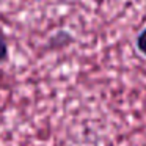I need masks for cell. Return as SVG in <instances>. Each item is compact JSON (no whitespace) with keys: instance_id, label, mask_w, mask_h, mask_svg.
I'll list each match as a JSON object with an SVG mask.
<instances>
[{"instance_id":"6da1fadb","label":"cell","mask_w":146,"mask_h":146,"mask_svg":"<svg viewBox=\"0 0 146 146\" xmlns=\"http://www.w3.org/2000/svg\"><path fill=\"white\" fill-rule=\"evenodd\" d=\"M72 41H74V36L68 30H58V32H55L49 38L47 49H50V50H60V49L72 44Z\"/></svg>"},{"instance_id":"3957f363","label":"cell","mask_w":146,"mask_h":146,"mask_svg":"<svg viewBox=\"0 0 146 146\" xmlns=\"http://www.w3.org/2000/svg\"><path fill=\"white\" fill-rule=\"evenodd\" d=\"M135 47L143 57H146V27L143 30H140V33L135 38Z\"/></svg>"},{"instance_id":"7a4b0ae2","label":"cell","mask_w":146,"mask_h":146,"mask_svg":"<svg viewBox=\"0 0 146 146\" xmlns=\"http://www.w3.org/2000/svg\"><path fill=\"white\" fill-rule=\"evenodd\" d=\"M8 58H10V44L3 32H0V63H5Z\"/></svg>"}]
</instances>
